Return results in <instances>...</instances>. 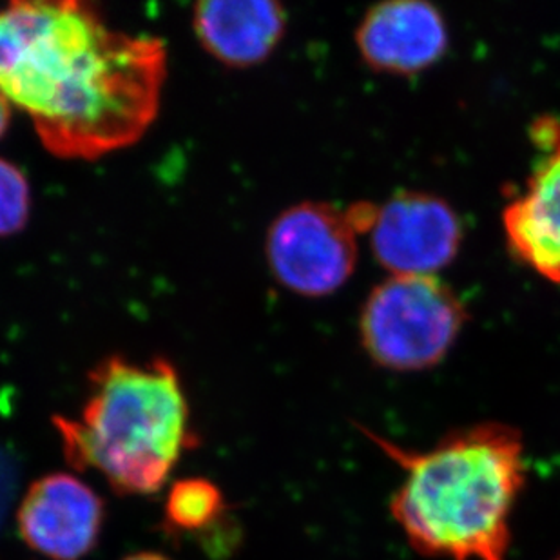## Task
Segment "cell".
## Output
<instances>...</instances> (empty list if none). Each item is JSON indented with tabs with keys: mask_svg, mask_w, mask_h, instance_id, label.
<instances>
[{
	"mask_svg": "<svg viewBox=\"0 0 560 560\" xmlns=\"http://www.w3.org/2000/svg\"><path fill=\"white\" fill-rule=\"evenodd\" d=\"M165 44L107 26L77 0H15L0 10V95L26 113L62 160L129 148L159 115Z\"/></svg>",
	"mask_w": 560,
	"mask_h": 560,
	"instance_id": "cell-1",
	"label": "cell"
},
{
	"mask_svg": "<svg viewBox=\"0 0 560 560\" xmlns=\"http://www.w3.org/2000/svg\"><path fill=\"white\" fill-rule=\"evenodd\" d=\"M402 477L390 513L419 556L508 560L513 512L528 481L518 430L479 423L444 435L432 448H405L363 429Z\"/></svg>",
	"mask_w": 560,
	"mask_h": 560,
	"instance_id": "cell-2",
	"label": "cell"
},
{
	"mask_svg": "<svg viewBox=\"0 0 560 560\" xmlns=\"http://www.w3.org/2000/svg\"><path fill=\"white\" fill-rule=\"evenodd\" d=\"M63 455L122 495H153L196 444L180 374L164 358L112 355L90 374L77 418L57 416Z\"/></svg>",
	"mask_w": 560,
	"mask_h": 560,
	"instance_id": "cell-3",
	"label": "cell"
},
{
	"mask_svg": "<svg viewBox=\"0 0 560 560\" xmlns=\"http://www.w3.org/2000/svg\"><path fill=\"white\" fill-rule=\"evenodd\" d=\"M466 322L465 303L438 276H388L361 308V345L386 371H429L454 349Z\"/></svg>",
	"mask_w": 560,
	"mask_h": 560,
	"instance_id": "cell-4",
	"label": "cell"
},
{
	"mask_svg": "<svg viewBox=\"0 0 560 560\" xmlns=\"http://www.w3.org/2000/svg\"><path fill=\"white\" fill-rule=\"evenodd\" d=\"M358 234L349 209L303 201L272 222L265 253L272 275L285 289L300 296H330L354 275Z\"/></svg>",
	"mask_w": 560,
	"mask_h": 560,
	"instance_id": "cell-5",
	"label": "cell"
},
{
	"mask_svg": "<svg viewBox=\"0 0 560 560\" xmlns=\"http://www.w3.org/2000/svg\"><path fill=\"white\" fill-rule=\"evenodd\" d=\"M463 223L448 201L401 190L375 207L371 249L390 276H435L448 267L463 244Z\"/></svg>",
	"mask_w": 560,
	"mask_h": 560,
	"instance_id": "cell-6",
	"label": "cell"
},
{
	"mask_svg": "<svg viewBox=\"0 0 560 560\" xmlns=\"http://www.w3.org/2000/svg\"><path fill=\"white\" fill-rule=\"evenodd\" d=\"M22 540L51 560H80L101 537L104 501L71 474H49L33 482L16 510Z\"/></svg>",
	"mask_w": 560,
	"mask_h": 560,
	"instance_id": "cell-7",
	"label": "cell"
},
{
	"mask_svg": "<svg viewBox=\"0 0 560 560\" xmlns=\"http://www.w3.org/2000/svg\"><path fill=\"white\" fill-rule=\"evenodd\" d=\"M363 62L377 73H423L448 51V26L424 0H392L366 11L355 30Z\"/></svg>",
	"mask_w": 560,
	"mask_h": 560,
	"instance_id": "cell-8",
	"label": "cell"
},
{
	"mask_svg": "<svg viewBox=\"0 0 560 560\" xmlns=\"http://www.w3.org/2000/svg\"><path fill=\"white\" fill-rule=\"evenodd\" d=\"M502 225L513 256L560 285V140L546 151L523 195L508 203Z\"/></svg>",
	"mask_w": 560,
	"mask_h": 560,
	"instance_id": "cell-9",
	"label": "cell"
},
{
	"mask_svg": "<svg viewBox=\"0 0 560 560\" xmlns=\"http://www.w3.org/2000/svg\"><path fill=\"white\" fill-rule=\"evenodd\" d=\"M287 15L269 0H212L196 4L192 26L207 54L233 68L269 59L285 33Z\"/></svg>",
	"mask_w": 560,
	"mask_h": 560,
	"instance_id": "cell-10",
	"label": "cell"
},
{
	"mask_svg": "<svg viewBox=\"0 0 560 560\" xmlns=\"http://www.w3.org/2000/svg\"><path fill=\"white\" fill-rule=\"evenodd\" d=\"M223 510L222 493L206 479L176 482L165 502V521L182 532H198L217 523Z\"/></svg>",
	"mask_w": 560,
	"mask_h": 560,
	"instance_id": "cell-11",
	"label": "cell"
},
{
	"mask_svg": "<svg viewBox=\"0 0 560 560\" xmlns=\"http://www.w3.org/2000/svg\"><path fill=\"white\" fill-rule=\"evenodd\" d=\"M32 209V189L16 165L0 159V236L24 229Z\"/></svg>",
	"mask_w": 560,
	"mask_h": 560,
	"instance_id": "cell-12",
	"label": "cell"
},
{
	"mask_svg": "<svg viewBox=\"0 0 560 560\" xmlns=\"http://www.w3.org/2000/svg\"><path fill=\"white\" fill-rule=\"evenodd\" d=\"M16 490V468L10 454L0 448V526L4 523L8 510Z\"/></svg>",
	"mask_w": 560,
	"mask_h": 560,
	"instance_id": "cell-13",
	"label": "cell"
},
{
	"mask_svg": "<svg viewBox=\"0 0 560 560\" xmlns=\"http://www.w3.org/2000/svg\"><path fill=\"white\" fill-rule=\"evenodd\" d=\"M11 118V104L5 101L4 96L0 95V137L4 135L5 129L10 126Z\"/></svg>",
	"mask_w": 560,
	"mask_h": 560,
	"instance_id": "cell-14",
	"label": "cell"
},
{
	"mask_svg": "<svg viewBox=\"0 0 560 560\" xmlns=\"http://www.w3.org/2000/svg\"><path fill=\"white\" fill-rule=\"evenodd\" d=\"M124 560H170L167 557L160 556V553H153V551H140L135 556L126 557Z\"/></svg>",
	"mask_w": 560,
	"mask_h": 560,
	"instance_id": "cell-15",
	"label": "cell"
},
{
	"mask_svg": "<svg viewBox=\"0 0 560 560\" xmlns=\"http://www.w3.org/2000/svg\"><path fill=\"white\" fill-rule=\"evenodd\" d=\"M556 560H560V557H557V559H556Z\"/></svg>",
	"mask_w": 560,
	"mask_h": 560,
	"instance_id": "cell-16",
	"label": "cell"
}]
</instances>
